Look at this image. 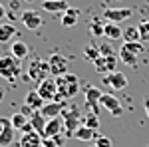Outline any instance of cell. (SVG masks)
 I'll return each instance as SVG.
<instances>
[{"mask_svg":"<svg viewBox=\"0 0 149 147\" xmlns=\"http://www.w3.org/2000/svg\"><path fill=\"white\" fill-rule=\"evenodd\" d=\"M22 60L14 58L12 54L8 56H0V78H4L6 82H16L18 76L22 74Z\"/></svg>","mask_w":149,"mask_h":147,"instance_id":"obj_1","label":"cell"},{"mask_svg":"<svg viewBox=\"0 0 149 147\" xmlns=\"http://www.w3.org/2000/svg\"><path fill=\"white\" fill-rule=\"evenodd\" d=\"M50 76H52V72H50L48 60H42V58H32L30 60V64H28V78L32 79V82L42 84Z\"/></svg>","mask_w":149,"mask_h":147,"instance_id":"obj_2","label":"cell"},{"mask_svg":"<svg viewBox=\"0 0 149 147\" xmlns=\"http://www.w3.org/2000/svg\"><path fill=\"white\" fill-rule=\"evenodd\" d=\"M81 121H84V115L78 105H70V109H64V127L68 137H74V131L81 125Z\"/></svg>","mask_w":149,"mask_h":147,"instance_id":"obj_3","label":"cell"},{"mask_svg":"<svg viewBox=\"0 0 149 147\" xmlns=\"http://www.w3.org/2000/svg\"><path fill=\"white\" fill-rule=\"evenodd\" d=\"M48 64H50V72H52V78H64L68 74L70 62L66 56L62 54H52L48 58Z\"/></svg>","mask_w":149,"mask_h":147,"instance_id":"obj_4","label":"cell"},{"mask_svg":"<svg viewBox=\"0 0 149 147\" xmlns=\"http://www.w3.org/2000/svg\"><path fill=\"white\" fill-rule=\"evenodd\" d=\"M38 93L42 95L44 102H56V95H58V82L56 78H50L44 79L42 84H38Z\"/></svg>","mask_w":149,"mask_h":147,"instance_id":"obj_5","label":"cell"},{"mask_svg":"<svg viewBox=\"0 0 149 147\" xmlns=\"http://www.w3.org/2000/svg\"><path fill=\"white\" fill-rule=\"evenodd\" d=\"M100 105L105 107L113 117H121V115H123V107H121L119 100L115 98L113 93H102V98H100Z\"/></svg>","mask_w":149,"mask_h":147,"instance_id":"obj_6","label":"cell"},{"mask_svg":"<svg viewBox=\"0 0 149 147\" xmlns=\"http://www.w3.org/2000/svg\"><path fill=\"white\" fill-rule=\"evenodd\" d=\"M131 14H133L131 8H105V10H103V20L121 24L123 20H129Z\"/></svg>","mask_w":149,"mask_h":147,"instance_id":"obj_7","label":"cell"},{"mask_svg":"<svg viewBox=\"0 0 149 147\" xmlns=\"http://www.w3.org/2000/svg\"><path fill=\"white\" fill-rule=\"evenodd\" d=\"M20 20H22V24L28 28V30H38V28L44 24L42 14L36 12V10H24L22 14H20Z\"/></svg>","mask_w":149,"mask_h":147,"instance_id":"obj_8","label":"cell"},{"mask_svg":"<svg viewBox=\"0 0 149 147\" xmlns=\"http://www.w3.org/2000/svg\"><path fill=\"white\" fill-rule=\"evenodd\" d=\"M93 66H95V72L97 74H111L115 72V66H117V60L115 56H100L95 62H93Z\"/></svg>","mask_w":149,"mask_h":147,"instance_id":"obj_9","label":"cell"},{"mask_svg":"<svg viewBox=\"0 0 149 147\" xmlns=\"http://www.w3.org/2000/svg\"><path fill=\"white\" fill-rule=\"evenodd\" d=\"M103 84L107 88H111V90H123L127 86V78H125V74H121V72H111V74L103 76Z\"/></svg>","mask_w":149,"mask_h":147,"instance_id":"obj_10","label":"cell"},{"mask_svg":"<svg viewBox=\"0 0 149 147\" xmlns=\"http://www.w3.org/2000/svg\"><path fill=\"white\" fill-rule=\"evenodd\" d=\"M14 133L16 129L12 127L10 119H2L0 121V147H10V143L14 141Z\"/></svg>","mask_w":149,"mask_h":147,"instance_id":"obj_11","label":"cell"},{"mask_svg":"<svg viewBox=\"0 0 149 147\" xmlns=\"http://www.w3.org/2000/svg\"><path fill=\"white\" fill-rule=\"evenodd\" d=\"M64 109H66V102H46L44 107L40 109V113L46 119H52V117H60Z\"/></svg>","mask_w":149,"mask_h":147,"instance_id":"obj_12","label":"cell"},{"mask_svg":"<svg viewBox=\"0 0 149 147\" xmlns=\"http://www.w3.org/2000/svg\"><path fill=\"white\" fill-rule=\"evenodd\" d=\"M103 91L100 88H93V86H88L86 88V103L92 107V113H100V98H102Z\"/></svg>","mask_w":149,"mask_h":147,"instance_id":"obj_13","label":"cell"},{"mask_svg":"<svg viewBox=\"0 0 149 147\" xmlns=\"http://www.w3.org/2000/svg\"><path fill=\"white\" fill-rule=\"evenodd\" d=\"M62 129H64V117L62 115L60 117H52V119L46 121V127H44L42 137H58Z\"/></svg>","mask_w":149,"mask_h":147,"instance_id":"obj_14","label":"cell"},{"mask_svg":"<svg viewBox=\"0 0 149 147\" xmlns=\"http://www.w3.org/2000/svg\"><path fill=\"white\" fill-rule=\"evenodd\" d=\"M44 100H42V95L38 93V90H30L26 93V98H24V105H28L32 111H40L42 107H44Z\"/></svg>","mask_w":149,"mask_h":147,"instance_id":"obj_15","label":"cell"},{"mask_svg":"<svg viewBox=\"0 0 149 147\" xmlns=\"http://www.w3.org/2000/svg\"><path fill=\"white\" fill-rule=\"evenodd\" d=\"M70 8V4L66 0H44L42 2V10L44 12H52V14H62Z\"/></svg>","mask_w":149,"mask_h":147,"instance_id":"obj_16","label":"cell"},{"mask_svg":"<svg viewBox=\"0 0 149 147\" xmlns=\"http://www.w3.org/2000/svg\"><path fill=\"white\" fill-rule=\"evenodd\" d=\"M78 18H80V10L70 6L66 12H62L60 22H62V26H64V28H72V26H76V24H78Z\"/></svg>","mask_w":149,"mask_h":147,"instance_id":"obj_17","label":"cell"},{"mask_svg":"<svg viewBox=\"0 0 149 147\" xmlns=\"http://www.w3.org/2000/svg\"><path fill=\"white\" fill-rule=\"evenodd\" d=\"M10 54L14 58H18V60H24V58L30 56V48H28L26 42L16 40V42H12V44H10Z\"/></svg>","mask_w":149,"mask_h":147,"instance_id":"obj_18","label":"cell"},{"mask_svg":"<svg viewBox=\"0 0 149 147\" xmlns=\"http://www.w3.org/2000/svg\"><path fill=\"white\" fill-rule=\"evenodd\" d=\"M20 147H42V135L38 131L24 133L22 139H20Z\"/></svg>","mask_w":149,"mask_h":147,"instance_id":"obj_19","label":"cell"},{"mask_svg":"<svg viewBox=\"0 0 149 147\" xmlns=\"http://www.w3.org/2000/svg\"><path fill=\"white\" fill-rule=\"evenodd\" d=\"M103 36H105L107 40H119V38H123V30H121L119 24L107 22V24H105V28H103Z\"/></svg>","mask_w":149,"mask_h":147,"instance_id":"obj_20","label":"cell"},{"mask_svg":"<svg viewBox=\"0 0 149 147\" xmlns=\"http://www.w3.org/2000/svg\"><path fill=\"white\" fill-rule=\"evenodd\" d=\"M12 36H16V26L12 22L0 24V44H8L12 40Z\"/></svg>","mask_w":149,"mask_h":147,"instance_id":"obj_21","label":"cell"},{"mask_svg":"<svg viewBox=\"0 0 149 147\" xmlns=\"http://www.w3.org/2000/svg\"><path fill=\"white\" fill-rule=\"evenodd\" d=\"M95 137H97V133L93 129H90V127H86V125H80L74 131V139H80V141H92Z\"/></svg>","mask_w":149,"mask_h":147,"instance_id":"obj_22","label":"cell"},{"mask_svg":"<svg viewBox=\"0 0 149 147\" xmlns=\"http://www.w3.org/2000/svg\"><path fill=\"white\" fill-rule=\"evenodd\" d=\"M46 117L42 115L40 111H34L32 115H30V123H32V127H34V131H38L40 135L44 133V127H46Z\"/></svg>","mask_w":149,"mask_h":147,"instance_id":"obj_23","label":"cell"},{"mask_svg":"<svg viewBox=\"0 0 149 147\" xmlns=\"http://www.w3.org/2000/svg\"><path fill=\"white\" fill-rule=\"evenodd\" d=\"M28 121H30V119H28V115H26V113H22V111L12 113V117H10V123H12V127H14L16 131H20V129H22Z\"/></svg>","mask_w":149,"mask_h":147,"instance_id":"obj_24","label":"cell"},{"mask_svg":"<svg viewBox=\"0 0 149 147\" xmlns=\"http://www.w3.org/2000/svg\"><path fill=\"white\" fill-rule=\"evenodd\" d=\"M123 42H141V34H139L137 26H129L123 30Z\"/></svg>","mask_w":149,"mask_h":147,"instance_id":"obj_25","label":"cell"},{"mask_svg":"<svg viewBox=\"0 0 149 147\" xmlns=\"http://www.w3.org/2000/svg\"><path fill=\"white\" fill-rule=\"evenodd\" d=\"M137 58H139V56H135L133 52L125 50L123 46L119 48V60H121L123 64H127V66H135V64H137Z\"/></svg>","mask_w":149,"mask_h":147,"instance_id":"obj_26","label":"cell"},{"mask_svg":"<svg viewBox=\"0 0 149 147\" xmlns=\"http://www.w3.org/2000/svg\"><path fill=\"white\" fill-rule=\"evenodd\" d=\"M102 56V54H100V48H97V46L95 44H88V46H84V58H86V60H90V62H95V60H97V58Z\"/></svg>","mask_w":149,"mask_h":147,"instance_id":"obj_27","label":"cell"},{"mask_svg":"<svg viewBox=\"0 0 149 147\" xmlns=\"http://www.w3.org/2000/svg\"><path fill=\"white\" fill-rule=\"evenodd\" d=\"M81 125H86V127H90L93 131H97V129H100V117H97V113H88V115H84Z\"/></svg>","mask_w":149,"mask_h":147,"instance_id":"obj_28","label":"cell"},{"mask_svg":"<svg viewBox=\"0 0 149 147\" xmlns=\"http://www.w3.org/2000/svg\"><path fill=\"white\" fill-rule=\"evenodd\" d=\"M123 48L129 50V52H133L135 56H141L143 52H145V48H143V42H123Z\"/></svg>","mask_w":149,"mask_h":147,"instance_id":"obj_29","label":"cell"},{"mask_svg":"<svg viewBox=\"0 0 149 147\" xmlns=\"http://www.w3.org/2000/svg\"><path fill=\"white\" fill-rule=\"evenodd\" d=\"M103 28H105V24H102L100 18H93L92 22H90V32H92V36H103Z\"/></svg>","mask_w":149,"mask_h":147,"instance_id":"obj_30","label":"cell"},{"mask_svg":"<svg viewBox=\"0 0 149 147\" xmlns=\"http://www.w3.org/2000/svg\"><path fill=\"white\" fill-rule=\"evenodd\" d=\"M137 28L141 34V42H149V20H141Z\"/></svg>","mask_w":149,"mask_h":147,"instance_id":"obj_31","label":"cell"},{"mask_svg":"<svg viewBox=\"0 0 149 147\" xmlns=\"http://www.w3.org/2000/svg\"><path fill=\"white\" fill-rule=\"evenodd\" d=\"M62 139L60 137H42V147H60Z\"/></svg>","mask_w":149,"mask_h":147,"instance_id":"obj_32","label":"cell"},{"mask_svg":"<svg viewBox=\"0 0 149 147\" xmlns=\"http://www.w3.org/2000/svg\"><path fill=\"white\" fill-rule=\"evenodd\" d=\"M95 147H111V139L105 135H97L95 137Z\"/></svg>","mask_w":149,"mask_h":147,"instance_id":"obj_33","label":"cell"},{"mask_svg":"<svg viewBox=\"0 0 149 147\" xmlns=\"http://www.w3.org/2000/svg\"><path fill=\"white\" fill-rule=\"evenodd\" d=\"M100 54H102V56H115L113 48H111L109 44H102L100 46Z\"/></svg>","mask_w":149,"mask_h":147,"instance_id":"obj_34","label":"cell"},{"mask_svg":"<svg viewBox=\"0 0 149 147\" xmlns=\"http://www.w3.org/2000/svg\"><path fill=\"white\" fill-rule=\"evenodd\" d=\"M6 14H8V10H6V6H4V4L0 2V20H2V18H6Z\"/></svg>","mask_w":149,"mask_h":147,"instance_id":"obj_35","label":"cell"},{"mask_svg":"<svg viewBox=\"0 0 149 147\" xmlns=\"http://www.w3.org/2000/svg\"><path fill=\"white\" fill-rule=\"evenodd\" d=\"M20 131H24V133H30V131H34V127H32V123H30V121H28V123L24 125V127L20 129Z\"/></svg>","mask_w":149,"mask_h":147,"instance_id":"obj_36","label":"cell"},{"mask_svg":"<svg viewBox=\"0 0 149 147\" xmlns=\"http://www.w3.org/2000/svg\"><path fill=\"white\" fill-rule=\"evenodd\" d=\"M143 107H145V115L149 117V98H145V100H143Z\"/></svg>","mask_w":149,"mask_h":147,"instance_id":"obj_37","label":"cell"},{"mask_svg":"<svg viewBox=\"0 0 149 147\" xmlns=\"http://www.w3.org/2000/svg\"><path fill=\"white\" fill-rule=\"evenodd\" d=\"M18 4H20L18 0H12V2H10V8H12V10H18Z\"/></svg>","mask_w":149,"mask_h":147,"instance_id":"obj_38","label":"cell"},{"mask_svg":"<svg viewBox=\"0 0 149 147\" xmlns=\"http://www.w3.org/2000/svg\"><path fill=\"white\" fill-rule=\"evenodd\" d=\"M2 100H4V90L0 88V102H2Z\"/></svg>","mask_w":149,"mask_h":147,"instance_id":"obj_39","label":"cell"},{"mask_svg":"<svg viewBox=\"0 0 149 147\" xmlns=\"http://www.w3.org/2000/svg\"><path fill=\"white\" fill-rule=\"evenodd\" d=\"M147 147H149V143H147Z\"/></svg>","mask_w":149,"mask_h":147,"instance_id":"obj_40","label":"cell"}]
</instances>
